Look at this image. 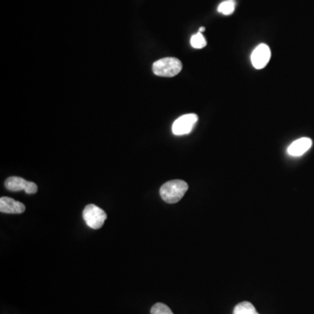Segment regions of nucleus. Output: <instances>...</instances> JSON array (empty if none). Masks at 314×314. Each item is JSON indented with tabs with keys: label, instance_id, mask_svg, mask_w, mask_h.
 <instances>
[{
	"label": "nucleus",
	"instance_id": "1",
	"mask_svg": "<svg viewBox=\"0 0 314 314\" xmlns=\"http://www.w3.org/2000/svg\"><path fill=\"white\" fill-rule=\"evenodd\" d=\"M188 188V185L186 182L182 180H172L161 187L160 195L165 203L176 204L184 197Z\"/></svg>",
	"mask_w": 314,
	"mask_h": 314
},
{
	"label": "nucleus",
	"instance_id": "2",
	"mask_svg": "<svg viewBox=\"0 0 314 314\" xmlns=\"http://www.w3.org/2000/svg\"><path fill=\"white\" fill-rule=\"evenodd\" d=\"M183 64L178 59L173 57L164 58L153 64V73L160 77H174L179 74Z\"/></svg>",
	"mask_w": 314,
	"mask_h": 314
},
{
	"label": "nucleus",
	"instance_id": "3",
	"mask_svg": "<svg viewBox=\"0 0 314 314\" xmlns=\"http://www.w3.org/2000/svg\"><path fill=\"white\" fill-rule=\"evenodd\" d=\"M82 215L86 225L94 230L102 228L107 217L106 212L94 204L86 205Z\"/></svg>",
	"mask_w": 314,
	"mask_h": 314
},
{
	"label": "nucleus",
	"instance_id": "4",
	"mask_svg": "<svg viewBox=\"0 0 314 314\" xmlns=\"http://www.w3.org/2000/svg\"><path fill=\"white\" fill-rule=\"evenodd\" d=\"M198 121V116L195 114H184L178 119L172 125V132L176 135H184L189 134L193 127Z\"/></svg>",
	"mask_w": 314,
	"mask_h": 314
},
{
	"label": "nucleus",
	"instance_id": "5",
	"mask_svg": "<svg viewBox=\"0 0 314 314\" xmlns=\"http://www.w3.org/2000/svg\"><path fill=\"white\" fill-rule=\"evenodd\" d=\"M272 52L269 46L265 44H260L251 53V63L256 69H263L271 60Z\"/></svg>",
	"mask_w": 314,
	"mask_h": 314
},
{
	"label": "nucleus",
	"instance_id": "6",
	"mask_svg": "<svg viewBox=\"0 0 314 314\" xmlns=\"http://www.w3.org/2000/svg\"><path fill=\"white\" fill-rule=\"evenodd\" d=\"M25 206L24 204L15 201L11 197L3 196L0 198V211L7 214H21L25 212Z\"/></svg>",
	"mask_w": 314,
	"mask_h": 314
},
{
	"label": "nucleus",
	"instance_id": "7",
	"mask_svg": "<svg viewBox=\"0 0 314 314\" xmlns=\"http://www.w3.org/2000/svg\"><path fill=\"white\" fill-rule=\"evenodd\" d=\"M313 141L310 138L303 137L294 141L288 147L287 152L292 156H300L310 149Z\"/></svg>",
	"mask_w": 314,
	"mask_h": 314
},
{
	"label": "nucleus",
	"instance_id": "8",
	"mask_svg": "<svg viewBox=\"0 0 314 314\" xmlns=\"http://www.w3.org/2000/svg\"><path fill=\"white\" fill-rule=\"evenodd\" d=\"M27 183V181L19 176H11L5 181L4 186L11 191H21L25 190Z\"/></svg>",
	"mask_w": 314,
	"mask_h": 314
},
{
	"label": "nucleus",
	"instance_id": "9",
	"mask_svg": "<svg viewBox=\"0 0 314 314\" xmlns=\"http://www.w3.org/2000/svg\"><path fill=\"white\" fill-rule=\"evenodd\" d=\"M233 314H259L251 303L248 301L241 302L235 306Z\"/></svg>",
	"mask_w": 314,
	"mask_h": 314
},
{
	"label": "nucleus",
	"instance_id": "10",
	"mask_svg": "<svg viewBox=\"0 0 314 314\" xmlns=\"http://www.w3.org/2000/svg\"><path fill=\"white\" fill-rule=\"evenodd\" d=\"M190 45L196 49H202L207 45V41L202 33H197L190 39Z\"/></svg>",
	"mask_w": 314,
	"mask_h": 314
},
{
	"label": "nucleus",
	"instance_id": "11",
	"mask_svg": "<svg viewBox=\"0 0 314 314\" xmlns=\"http://www.w3.org/2000/svg\"><path fill=\"white\" fill-rule=\"evenodd\" d=\"M218 12L225 15H230L232 14L234 10H235V3L234 0H227L223 2L222 4H219L218 6Z\"/></svg>",
	"mask_w": 314,
	"mask_h": 314
},
{
	"label": "nucleus",
	"instance_id": "12",
	"mask_svg": "<svg viewBox=\"0 0 314 314\" xmlns=\"http://www.w3.org/2000/svg\"><path fill=\"white\" fill-rule=\"evenodd\" d=\"M151 314H174L168 306L163 303H156L151 308Z\"/></svg>",
	"mask_w": 314,
	"mask_h": 314
},
{
	"label": "nucleus",
	"instance_id": "13",
	"mask_svg": "<svg viewBox=\"0 0 314 314\" xmlns=\"http://www.w3.org/2000/svg\"><path fill=\"white\" fill-rule=\"evenodd\" d=\"M25 191L26 194H35L38 191V186L33 182H28Z\"/></svg>",
	"mask_w": 314,
	"mask_h": 314
},
{
	"label": "nucleus",
	"instance_id": "14",
	"mask_svg": "<svg viewBox=\"0 0 314 314\" xmlns=\"http://www.w3.org/2000/svg\"><path fill=\"white\" fill-rule=\"evenodd\" d=\"M204 31H205L204 27H200V28H199V33H203Z\"/></svg>",
	"mask_w": 314,
	"mask_h": 314
}]
</instances>
